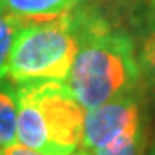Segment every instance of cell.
Wrapping results in <instances>:
<instances>
[{
  "label": "cell",
  "instance_id": "cell-11",
  "mask_svg": "<svg viewBox=\"0 0 155 155\" xmlns=\"http://www.w3.org/2000/svg\"><path fill=\"white\" fill-rule=\"evenodd\" d=\"M4 155H45V153H40V152H35L31 148H26L22 145H11L4 148Z\"/></svg>",
  "mask_w": 155,
  "mask_h": 155
},
{
  "label": "cell",
  "instance_id": "cell-14",
  "mask_svg": "<svg viewBox=\"0 0 155 155\" xmlns=\"http://www.w3.org/2000/svg\"><path fill=\"white\" fill-rule=\"evenodd\" d=\"M152 155H155V150H153V153H152Z\"/></svg>",
  "mask_w": 155,
  "mask_h": 155
},
{
  "label": "cell",
  "instance_id": "cell-12",
  "mask_svg": "<svg viewBox=\"0 0 155 155\" xmlns=\"http://www.w3.org/2000/svg\"><path fill=\"white\" fill-rule=\"evenodd\" d=\"M72 155H88L86 152H79V153H72Z\"/></svg>",
  "mask_w": 155,
  "mask_h": 155
},
{
  "label": "cell",
  "instance_id": "cell-4",
  "mask_svg": "<svg viewBox=\"0 0 155 155\" xmlns=\"http://www.w3.org/2000/svg\"><path fill=\"white\" fill-rule=\"evenodd\" d=\"M143 133V119L138 100L133 95L112 100L84 114V150L107 148L121 140Z\"/></svg>",
  "mask_w": 155,
  "mask_h": 155
},
{
  "label": "cell",
  "instance_id": "cell-5",
  "mask_svg": "<svg viewBox=\"0 0 155 155\" xmlns=\"http://www.w3.org/2000/svg\"><path fill=\"white\" fill-rule=\"evenodd\" d=\"M17 97V141L19 145L45 155H55L48 140L43 117L31 97L19 86H16Z\"/></svg>",
  "mask_w": 155,
  "mask_h": 155
},
{
  "label": "cell",
  "instance_id": "cell-6",
  "mask_svg": "<svg viewBox=\"0 0 155 155\" xmlns=\"http://www.w3.org/2000/svg\"><path fill=\"white\" fill-rule=\"evenodd\" d=\"M81 0H0V9L19 24L50 22L74 12Z\"/></svg>",
  "mask_w": 155,
  "mask_h": 155
},
{
  "label": "cell",
  "instance_id": "cell-3",
  "mask_svg": "<svg viewBox=\"0 0 155 155\" xmlns=\"http://www.w3.org/2000/svg\"><path fill=\"white\" fill-rule=\"evenodd\" d=\"M17 86L36 104L55 155H72L83 147L86 110L76 102L66 83L45 81Z\"/></svg>",
  "mask_w": 155,
  "mask_h": 155
},
{
  "label": "cell",
  "instance_id": "cell-7",
  "mask_svg": "<svg viewBox=\"0 0 155 155\" xmlns=\"http://www.w3.org/2000/svg\"><path fill=\"white\" fill-rule=\"evenodd\" d=\"M17 141V97L16 88L0 83V148Z\"/></svg>",
  "mask_w": 155,
  "mask_h": 155
},
{
  "label": "cell",
  "instance_id": "cell-13",
  "mask_svg": "<svg viewBox=\"0 0 155 155\" xmlns=\"http://www.w3.org/2000/svg\"><path fill=\"white\" fill-rule=\"evenodd\" d=\"M0 155H4V148H0Z\"/></svg>",
  "mask_w": 155,
  "mask_h": 155
},
{
  "label": "cell",
  "instance_id": "cell-15",
  "mask_svg": "<svg viewBox=\"0 0 155 155\" xmlns=\"http://www.w3.org/2000/svg\"><path fill=\"white\" fill-rule=\"evenodd\" d=\"M153 2H155V0H153Z\"/></svg>",
  "mask_w": 155,
  "mask_h": 155
},
{
  "label": "cell",
  "instance_id": "cell-2",
  "mask_svg": "<svg viewBox=\"0 0 155 155\" xmlns=\"http://www.w3.org/2000/svg\"><path fill=\"white\" fill-rule=\"evenodd\" d=\"M86 14L71 12L50 22L26 24L19 29L9 64L16 84L61 81L66 83L83 41Z\"/></svg>",
  "mask_w": 155,
  "mask_h": 155
},
{
  "label": "cell",
  "instance_id": "cell-9",
  "mask_svg": "<svg viewBox=\"0 0 155 155\" xmlns=\"http://www.w3.org/2000/svg\"><path fill=\"white\" fill-rule=\"evenodd\" d=\"M145 134L131 136L100 150H84L88 155H145Z\"/></svg>",
  "mask_w": 155,
  "mask_h": 155
},
{
  "label": "cell",
  "instance_id": "cell-10",
  "mask_svg": "<svg viewBox=\"0 0 155 155\" xmlns=\"http://www.w3.org/2000/svg\"><path fill=\"white\" fill-rule=\"evenodd\" d=\"M138 64L147 79L155 84V29L143 38V43L138 52Z\"/></svg>",
  "mask_w": 155,
  "mask_h": 155
},
{
  "label": "cell",
  "instance_id": "cell-1",
  "mask_svg": "<svg viewBox=\"0 0 155 155\" xmlns=\"http://www.w3.org/2000/svg\"><path fill=\"white\" fill-rule=\"evenodd\" d=\"M141 78L138 55L127 35L86 16L83 41L66 84L84 110L127 97Z\"/></svg>",
  "mask_w": 155,
  "mask_h": 155
},
{
  "label": "cell",
  "instance_id": "cell-8",
  "mask_svg": "<svg viewBox=\"0 0 155 155\" xmlns=\"http://www.w3.org/2000/svg\"><path fill=\"white\" fill-rule=\"evenodd\" d=\"M19 29V22L0 9V83L9 72L11 55Z\"/></svg>",
  "mask_w": 155,
  "mask_h": 155
}]
</instances>
